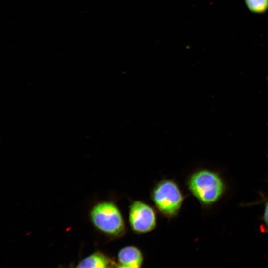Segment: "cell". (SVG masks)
<instances>
[{
    "label": "cell",
    "mask_w": 268,
    "mask_h": 268,
    "mask_svg": "<svg viewBox=\"0 0 268 268\" xmlns=\"http://www.w3.org/2000/svg\"><path fill=\"white\" fill-rule=\"evenodd\" d=\"M143 260V253L138 248L134 246H127L119 251L115 266L138 268L141 267Z\"/></svg>",
    "instance_id": "cell-5"
},
{
    "label": "cell",
    "mask_w": 268,
    "mask_h": 268,
    "mask_svg": "<svg viewBox=\"0 0 268 268\" xmlns=\"http://www.w3.org/2000/svg\"><path fill=\"white\" fill-rule=\"evenodd\" d=\"M151 199L159 211L168 218L178 214L184 201L180 188L170 179L162 180L156 184L151 192Z\"/></svg>",
    "instance_id": "cell-3"
},
{
    "label": "cell",
    "mask_w": 268,
    "mask_h": 268,
    "mask_svg": "<svg viewBox=\"0 0 268 268\" xmlns=\"http://www.w3.org/2000/svg\"><path fill=\"white\" fill-rule=\"evenodd\" d=\"M129 222L132 230L138 234L152 231L157 224L154 209L149 204L140 201H134L129 209Z\"/></svg>",
    "instance_id": "cell-4"
},
{
    "label": "cell",
    "mask_w": 268,
    "mask_h": 268,
    "mask_svg": "<svg viewBox=\"0 0 268 268\" xmlns=\"http://www.w3.org/2000/svg\"><path fill=\"white\" fill-rule=\"evenodd\" d=\"M116 265V263L112 261L103 253L97 252L88 256L82 260L76 266L77 268H107Z\"/></svg>",
    "instance_id": "cell-6"
},
{
    "label": "cell",
    "mask_w": 268,
    "mask_h": 268,
    "mask_svg": "<svg viewBox=\"0 0 268 268\" xmlns=\"http://www.w3.org/2000/svg\"><path fill=\"white\" fill-rule=\"evenodd\" d=\"M187 186L193 196L205 205L216 202L224 189L223 182L218 174L206 169L193 173L188 180Z\"/></svg>",
    "instance_id": "cell-1"
},
{
    "label": "cell",
    "mask_w": 268,
    "mask_h": 268,
    "mask_svg": "<svg viewBox=\"0 0 268 268\" xmlns=\"http://www.w3.org/2000/svg\"><path fill=\"white\" fill-rule=\"evenodd\" d=\"M263 219L265 224L268 227V202L266 203L265 205Z\"/></svg>",
    "instance_id": "cell-8"
},
{
    "label": "cell",
    "mask_w": 268,
    "mask_h": 268,
    "mask_svg": "<svg viewBox=\"0 0 268 268\" xmlns=\"http://www.w3.org/2000/svg\"><path fill=\"white\" fill-rule=\"evenodd\" d=\"M91 221L99 231L111 237L125 233V223L122 213L113 202L105 201L96 204L90 212Z\"/></svg>",
    "instance_id": "cell-2"
},
{
    "label": "cell",
    "mask_w": 268,
    "mask_h": 268,
    "mask_svg": "<svg viewBox=\"0 0 268 268\" xmlns=\"http://www.w3.org/2000/svg\"><path fill=\"white\" fill-rule=\"evenodd\" d=\"M248 9L255 14H263L268 9V0H244Z\"/></svg>",
    "instance_id": "cell-7"
}]
</instances>
